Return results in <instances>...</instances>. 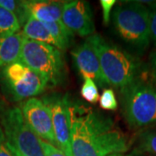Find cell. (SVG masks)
I'll list each match as a JSON object with an SVG mask.
<instances>
[{
  "label": "cell",
  "mask_w": 156,
  "mask_h": 156,
  "mask_svg": "<svg viewBox=\"0 0 156 156\" xmlns=\"http://www.w3.org/2000/svg\"><path fill=\"white\" fill-rule=\"evenodd\" d=\"M69 115L73 156H108L128 149V140L111 117L73 99Z\"/></svg>",
  "instance_id": "6da1fadb"
},
{
  "label": "cell",
  "mask_w": 156,
  "mask_h": 156,
  "mask_svg": "<svg viewBox=\"0 0 156 156\" xmlns=\"http://www.w3.org/2000/svg\"><path fill=\"white\" fill-rule=\"evenodd\" d=\"M86 40L98 57L107 85L120 92L140 76L141 64L131 53L107 41L99 34H93Z\"/></svg>",
  "instance_id": "7a4b0ae2"
},
{
  "label": "cell",
  "mask_w": 156,
  "mask_h": 156,
  "mask_svg": "<svg viewBox=\"0 0 156 156\" xmlns=\"http://www.w3.org/2000/svg\"><path fill=\"white\" fill-rule=\"evenodd\" d=\"M123 117L129 127L142 129L156 127V83L142 74L120 91Z\"/></svg>",
  "instance_id": "3957f363"
},
{
  "label": "cell",
  "mask_w": 156,
  "mask_h": 156,
  "mask_svg": "<svg viewBox=\"0 0 156 156\" xmlns=\"http://www.w3.org/2000/svg\"><path fill=\"white\" fill-rule=\"evenodd\" d=\"M112 23L116 34L138 53L150 44L149 10L141 1H125L112 12Z\"/></svg>",
  "instance_id": "277c9868"
},
{
  "label": "cell",
  "mask_w": 156,
  "mask_h": 156,
  "mask_svg": "<svg viewBox=\"0 0 156 156\" xmlns=\"http://www.w3.org/2000/svg\"><path fill=\"white\" fill-rule=\"evenodd\" d=\"M19 62L38 75L48 87L59 86L67 80L62 53L52 45L25 38Z\"/></svg>",
  "instance_id": "5b68a950"
},
{
  "label": "cell",
  "mask_w": 156,
  "mask_h": 156,
  "mask_svg": "<svg viewBox=\"0 0 156 156\" xmlns=\"http://www.w3.org/2000/svg\"><path fill=\"white\" fill-rule=\"evenodd\" d=\"M0 128L10 150L21 156H44L40 139L29 127L20 107L0 102Z\"/></svg>",
  "instance_id": "8992f818"
},
{
  "label": "cell",
  "mask_w": 156,
  "mask_h": 156,
  "mask_svg": "<svg viewBox=\"0 0 156 156\" xmlns=\"http://www.w3.org/2000/svg\"><path fill=\"white\" fill-rule=\"evenodd\" d=\"M0 87L8 100L20 101L43 94L48 85L18 61L0 68Z\"/></svg>",
  "instance_id": "52a82bcc"
},
{
  "label": "cell",
  "mask_w": 156,
  "mask_h": 156,
  "mask_svg": "<svg viewBox=\"0 0 156 156\" xmlns=\"http://www.w3.org/2000/svg\"><path fill=\"white\" fill-rule=\"evenodd\" d=\"M69 95L60 93L45 95L41 99L51 114L56 147L66 156H73L69 115Z\"/></svg>",
  "instance_id": "ba28073f"
},
{
  "label": "cell",
  "mask_w": 156,
  "mask_h": 156,
  "mask_svg": "<svg viewBox=\"0 0 156 156\" xmlns=\"http://www.w3.org/2000/svg\"><path fill=\"white\" fill-rule=\"evenodd\" d=\"M20 109L24 120L39 139L56 146V139L49 108L37 97L30 98L21 103Z\"/></svg>",
  "instance_id": "9c48e42d"
},
{
  "label": "cell",
  "mask_w": 156,
  "mask_h": 156,
  "mask_svg": "<svg viewBox=\"0 0 156 156\" xmlns=\"http://www.w3.org/2000/svg\"><path fill=\"white\" fill-rule=\"evenodd\" d=\"M61 21L74 35L79 37H88L95 32L93 12L89 2L66 1Z\"/></svg>",
  "instance_id": "30bf717a"
},
{
  "label": "cell",
  "mask_w": 156,
  "mask_h": 156,
  "mask_svg": "<svg viewBox=\"0 0 156 156\" xmlns=\"http://www.w3.org/2000/svg\"><path fill=\"white\" fill-rule=\"evenodd\" d=\"M71 56L75 66L83 77L89 76L101 88L106 86L98 57L93 47L87 40L71 51Z\"/></svg>",
  "instance_id": "8fae6325"
},
{
  "label": "cell",
  "mask_w": 156,
  "mask_h": 156,
  "mask_svg": "<svg viewBox=\"0 0 156 156\" xmlns=\"http://www.w3.org/2000/svg\"><path fill=\"white\" fill-rule=\"evenodd\" d=\"M66 1L54 0H28L23 1L26 12L31 17L43 23L61 21L63 6Z\"/></svg>",
  "instance_id": "7c38bea8"
},
{
  "label": "cell",
  "mask_w": 156,
  "mask_h": 156,
  "mask_svg": "<svg viewBox=\"0 0 156 156\" xmlns=\"http://www.w3.org/2000/svg\"><path fill=\"white\" fill-rule=\"evenodd\" d=\"M24 40L22 31L0 37V68L19 61Z\"/></svg>",
  "instance_id": "4fadbf2b"
},
{
  "label": "cell",
  "mask_w": 156,
  "mask_h": 156,
  "mask_svg": "<svg viewBox=\"0 0 156 156\" xmlns=\"http://www.w3.org/2000/svg\"><path fill=\"white\" fill-rule=\"evenodd\" d=\"M22 33L26 39L44 43L57 48L55 39L44 25L43 22H40L33 17H28L23 27Z\"/></svg>",
  "instance_id": "5bb4252c"
},
{
  "label": "cell",
  "mask_w": 156,
  "mask_h": 156,
  "mask_svg": "<svg viewBox=\"0 0 156 156\" xmlns=\"http://www.w3.org/2000/svg\"><path fill=\"white\" fill-rule=\"evenodd\" d=\"M43 23L50 31L53 38L55 39L58 50L64 51L72 44L75 35L63 24L62 21Z\"/></svg>",
  "instance_id": "9a60e30c"
},
{
  "label": "cell",
  "mask_w": 156,
  "mask_h": 156,
  "mask_svg": "<svg viewBox=\"0 0 156 156\" xmlns=\"http://www.w3.org/2000/svg\"><path fill=\"white\" fill-rule=\"evenodd\" d=\"M20 29L21 25L17 17L0 5V37L19 32Z\"/></svg>",
  "instance_id": "2e32d148"
},
{
  "label": "cell",
  "mask_w": 156,
  "mask_h": 156,
  "mask_svg": "<svg viewBox=\"0 0 156 156\" xmlns=\"http://www.w3.org/2000/svg\"><path fill=\"white\" fill-rule=\"evenodd\" d=\"M137 150L156 156V130L146 129L139 134Z\"/></svg>",
  "instance_id": "e0dca14e"
},
{
  "label": "cell",
  "mask_w": 156,
  "mask_h": 156,
  "mask_svg": "<svg viewBox=\"0 0 156 156\" xmlns=\"http://www.w3.org/2000/svg\"><path fill=\"white\" fill-rule=\"evenodd\" d=\"M0 5L6 10L12 12L20 23V25L23 26L28 19V14L26 12L23 1H16V0H0Z\"/></svg>",
  "instance_id": "ac0fdd59"
},
{
  "label": "cell",
  "mask_w": 156,
  "mask_h": 156,
  "mask_svg": "<svg viewBox=\"0 0 156 156\" xmlns=\"http://www.w3.org/2000/svg\"><path fill=\"white\" fill-rule=\"evenodd\" d=\"M83 83L81 89V95L89 103H96L99 101V92L95 83L89 76H83Z\"/></svg>",
  "instance_id": "d6986e66"
},
{
  "label": "cell",
  "mask_w": 156,
  "mask_h": 156,
  "mask_svg": "<svg viewBox=\"0 0 156 156\" xmlns=\"http://www.w3.org/2000/svg\"><path fill=\"white\" fill-rule=\"evenodd\" d=\"M99 101H100L101 108L105 110L113 111L118 108V102L115 97V94L112 89H104L101 95Z\"/></svg>",
  "instance_id": "ffe728a7"
},
{
  "label": "cell",
  "mask_w": 156,
  "mask_h": 156,
  "mask_svg": "<svg viewBox=\"0 0 156 156\" xmlns=\"http://www.w3.org/2000/svg\"><path fill=\"white\" fill-rule=\"evenodd\" d=\"M151 41L156 46V2H148Z\"/></svg>",
  "instance_id": "44dd1931"
},
{
  "label": "cell",
  "mask_w": 156,
  "mask_h": 156,
  "mask_svg": "<svg viewBox=\"0 0 156 156\" xmlns=\"http://www.w3.org/2000/svg\"><path fill=\"white\" fill-rule=\"evenodd\" d=\"M115 0H101L100 5L102 9V19L104 24H108V23L110 21V16H111V12L113 7L115 5Z\"/></svg>",
  "instance_id": "7402d4cb"
},
{
  "label": "cell",
  "mask_w": 156,
  "mask_h": 156,
  "mask_svg": "<svg viewBox=\"0 0 156 156\" xmlns=\"http://www.w3.org/2000/svg\"><path fill=\"white\" fill-rule=\"evenodd\" d=\"M40 144L43 148L44 156H66L60 149H58L54 145L48 143L44 140L40 139Z\"/></svg>",
  "instance_id": "603a6c76"
},
{
  "label": "cell",
  "mask_w": 156,
  "mask_h": 156,
  "mask_svg": "<svg viewBox=\"0 0 156 156\" xmlns=\"http://www.w3.org/2000/svg\"><path fill=\"white\" fill-rule=\"evenodd\" d=\"M148 74L151 79L156 83V50L151 54L148 64Z\"/></svg>",
  "instance_id": "cb8c5ba5"
},
{
  "label": "cell",
  "mask_w": 156,
  "mask_h": 156,
  "mask_svg": "<svg viewBox=\"0 0 156 156\" xmlns=\"http://www.w3.org/2000/svg\"><path fill=\"white\" fill-rule=\"evenodd\" d=\"M0 156H13L7 147L5 137L1 128H0Z\"/></svg>",
  "instance_id": "d4e9b609"
},
{
  "label": "cell",
  "mask_w": 156,
  "mask_h": 156,
  "mask_svg": "<svg viewBox=\"0 0 156 156\" xmlns=\"http://www.w3.org/2000/svg\"><path fill=\"white\" fill-rule=\"evenodd\" d=\"M10 150V149H9ZM11 151V153L12 154V155L13 156H21L19 154H17V153H16V152H14V151H12V150H10Z\"/></svg>",
  "instance_id": "484cf974"
},
{
  "label": "cell",
  "mask_w": 156,
  "mask_h": 156,
  "mask_svg": "<svg viewBox=\"0 0 156 156\" xmlns=\"http://www.w3.org/2000/svg\"><path fill=\"white\" fill-rule=\"evenodd\" d=\"M113 156H118V155H113Z\"/></svg>",
  "instance_id": "4316f807"
}]
</instances>
